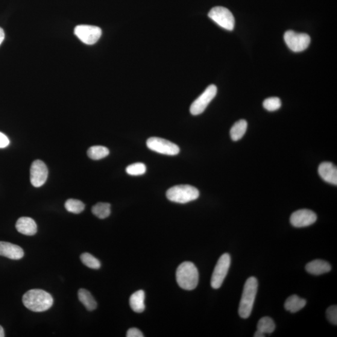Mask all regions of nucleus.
I'll return each mask as SVG.
<instances>
[{
    "label": "nucleus",
    "instance_id": "21",
    "mask_svg": "<svg viewBox=\"0 0 337 337\" xmlns=\"http://www.w3.org/2000/svg\"><path fill=\"white\" fill-rule=\"evenodd\" d=\"M110 154L109 149L104 146H95L87 151V156L93 160H99L107 157Z\"/></svg>",
    "mask_w": 337,
    "mask_h": 337
},
{
    "label": "nucleus",
    "instance_id": "25",
    "mask_svg": "<svg viewBox=\"0 0 337 337\" xmlns=\"http://www.w3.org/2000/svg\"><path fill=\"white\" fill-rule=\"evenodd\" d=\"M80 258L81 262L87 268L92 269H99L101 268V262L92 254L84 253L81 254Z\"/></svg>",
    "mask_w": 337,
    "mask_h": 337
},
{
    "label": "nucleus",
    "instance_id": "9",
    "mask_svg": "<svg viewBox=\"0 0 337 337\" xmlns=\"http://www.w3.org/2000/svg\"><path fill=\"white\" fill-rule=\"evenodd\" d=\"M218 88L216 85L211 84L202 93L196 100L192 102L190 108V112L194 116L199 115L203 113L207 105L217 95Z\"/></svg>",
    "mask_w": 337,
    "mask_h": 337
},
{
    "label": "nucleus",
    "instance_id": "15",
    "mask_svg": "<svg viewBox=\"0 0 337 337\" xmlns=\"http://www.w3.org/2000/svg\"><path fill=\"white\" fill-rule=\"evenodd\" d=\"M16 228L20 233L26 236H33L37 233V225L33 219L23 217L17 220Z\"/></svg>",
    "mask_w": 337,
    "mask_h": 337
},
{
    "label": "nucleus",
    "instance_id": "14",
    "mask_svg": "<svg viewBox=\"0 0 337 337\" xmlns=\"http://www.w3.org/2000/svg\"><path fill=\"white\" fill-rule=\"evenodd\" d=\"M318 174L327 183L337 185V169L332 163L324 162L318 167Z\"/></svg>",
    "mask_w": 337,
    "mask_h": 337
},
{
    "label": "nucleus",
    "instance_id": "2",
    "mask_svg": "<svg viewBox=\"0 0 337 337\" xmlns=\"http://www.w3.org/2000/svg\"><path fill=\"white\" fill-rule=\"evenodd\" d=\"M258 289V282L256 278H249L245 283L240 300L239 314L242 318H247L253 311L255 299Z\"/></svg>",
    "mask_w": 337,
    "mask_h": 337
},
{
    "label": "nucleus",
    "instance_id": "17",
    "mask_svg": "<svg viewBox=\"0 0 337 337\" xmlns=\"http://www.w3.org/2000/svg\"><path fill=\"white\" fill-rule=\"evenodd\" d=\"M145 293L142 290L134 292L130 299L132 310L136 313H142L145 310Z\"/></svg>",
    "mask_w": 337,
    "mask_h": 337
},
{
    "label": "nucleus",
    "instance_id": "11",
    "mask_svg": "<svg viewBox=\"0 0 337 337\" xmlns=\"http://www.w3.org/2000/svg\"><path fill=\"white\" fill-rule=\"evenodd\" d=\"M48 170L45 163L41 160L34 161L30 168V181L35 187L42 186L46 183Z\"/></svg>",
    "mask_w": 337,
    "mask_h": 337
},
{
    "label": "nucleus",
    "instance_id": "28",
    "mask_svg": "<svg viewBox=\"0 0 337 337\" xmlns=\"http://www.w3.org/2000/svg\"><path fill=\"white\" fill-rule=\"evenodd\" d=\"M328 320L333 325L337 324V307L336 306H330L328 308L326 312Z\"/></svg>",
    "mask_w": 337,
    "mask_h": 337
},
{
    "label": "nucleus",
    "instance_id": "22",
    "mask_svg": "<svg viewBox=\"0 0 337 337\" xmlns=\"http://www.w3.org/2000/svg\"><path fill=\"white\" fill-rule=\"evenodd\" d=\"M92 212L99 219L107 218L111 215V205L109 203L99 202L93 207Z\"/></svg>",
    "mask_w": 337,
    "mask_h": 337
},
{
    "label": "nucleus",
    "instance_id": "12",
    "mask_svg": "<svg viewBox=\"0 0 337 337\" xmlns=\"http://www.w3.org/2000/svg\"><path fill=\"white\" fill-rule=\"evenodd\" d=\"M317 219L316 214L309 209H300L292 214L291 223L295 227H304L314 224Z\"/></svg>",
    "mask_w": 337,
    "mask_h": 337
},
{
    "label": "nucleus",
    "instance_id": "30",
    "mask_svg": "<svg viewBox=\"0 0 337 337\" xmlns=\"http://www.w3.org/2000/svg\"><path fill=\"white\" fill-rule=\"evenodd\" d=\"M10 145V140L4 133L0 132V148H5Z\"/></svg>",
    "mask_w": 337,
    "mask_h": 337
},
{
    "label": "nucleus",
    "instance_id": "19",
    "mask_svg": "<svg viewBox=\"0 0 337 337\" xmlns=\"http://www.w3.org/2000/svg\"><path fill=\"white\" fill-rule=\"evenodd\" d=\"M79 300L89 311H93L97 308V303L91 293L86 289H81L78 291Z\"/></svg>",
    "mask_w": 337,
    "mask_h": 337
},
{
    "label": "nucleus",
    "instance_id": "32",
    "mask_svg": "<svg viewBox=\"0 0 337 337\" xmlns=\"http://www.w3.org/2000/svg\"><path fill=\"white\" fill-rule=\"evenodd\" d=\"M254 336L255 337H264L265 336V334L260 332L259 330H257L254 333Z\"/></svg>",
    "mask_w": 337,
    "mask_h": 337
},
{
    "label": "nucleus",
    "instance_id": "29",
    "mask_svg": "<svg viewBox=\"0 0 337 337\" xmlns=\"http://www.w3.org/2000/svg\"><path fill=\"white\" fill-rule=\"evenodd\" d=\"M127 337H143L145 335H143V333L140 332L139 329H136V328H132V329H129L127 334Z\"/></svg>",
    "mask_w": 337,
    "mask_h": 337
},
{
    "label": "nucleus",
    "instance_id": "3",
    "mask_svg": "<svg viewBox=\"0 0 337 337\" xmlns=\"http://www.w3.org/2000/svg\"><path fill=\"white\" fill-rule=\"evenodd\" d=\"M176 280L179 286L186 291H192L197 287L199 272L194 263L184 262L178 267Z\"/></svg>",
    "mask_w": 337,
    "mask_h": 337
},
{
    "label": "nucleus",
    "instance_id": "16",
    "mask_svg": "<svg viewBox=\"0 0 337 337\" xmlns=\"http://www.w3.org/2000/svg\"><path fill=\"white\" fill-rule=\"evenodd\" d=\"M306 269L310 274L319 275L329 272L331 271V265L325 260L316 259L308 263Z\"/></svg>",
    "mask_w": 337,
    "mask_h": 337
},
{
    "label": "nucleus",
    "instance_id": "4",
    "mask_svg": "<svg viewBox=\"0 0 337 337\" xmlns=\"http://www.w3.org/2000/svg\"><path fill=\"white\" fill-rule=\"evenodd\" d=\"M166 197L170 201L186 204L196 200L199 197V191L192 186L178 185L169 189L166 192Z\"/></svg>",
    "mask_w": 337,
    "mask_h": 337
},
{
    "label": "nucleus",
    "instance_id": "6",
    "mask_svg": "<svg viewBox=\"0 0 337 337\" xmlns=\"http://www.w3.org/2000/svg\"><path fill=\"white\" fill-rule=\"evenodd\" d=\"M230 262V256L228 254L222 255L219 258L211 278L210 283L213 289H218L221 287L229 270Z\"/></svg>",
    "mask_w": 337,
    "mask_h": 337
},
{
    "label": "nucleus",
    "instance_id": "33",
    "mask_svg": "<svg viewBox=\"0 0 337 337\" xmlns=\"http://www.w3.org/2000/svg\"><path fill=\"white\" fill-rule=\"evenodd\" d=\"M5 336V332L4 329H3V327L0 325V337H4Z\"/></svg>",
    "mask_w": 337,
    "mask_h": 337
},
{
    "label": "nucleus",
    "instance_id": "26",
    "mask_svg": "<svg viewBox=\"0 0 337 337\" xmlns=\"http://www.w3.org/2000/svg\"><path fill=\"white\" fill-rule=\"evenodd\" d=\"M126 171L129 175H140L145 174L146 172V166L145 164L137 163L133 164L127 167Z\"/></svg>",
    "mask_w": 337,
    "mask_h": 337
},
{
    "label": "nucleus",
    "instance_id": "7",
    "mask_svg": "<svg viewBox=\"0 0 337 337\" xmlns=\"http://www.w3.org/2000/svg\"><path fill=\"white\" fill-rule=\"evenodd\" d=\"M146 145L151 150L168 156H175L180 152V148L175 144L160 137H150L146 142Z\"/></svg>",
    "mask_w": 337,
    "mask_h": 337
},
{
    "label": "nucleus",
    "instance_id": "24",
    "mask_svg": "<svg viewBox=\"0 0 337 337\" xmlns=\"http://www.w3.org/2000/svg\"><path fill=\"white\" fill-rule=\"evenodd\" d=\"M66 209L73 214H80L84 210L85 205L83 202L77 199H70L66 201L64 204Z\"/></svg>",
    "mask_w": 337,
    "mask_h": 337
},
{
    "label": "nucleus",
    "instance_id": "5",
    "mask_svg": "<svg viewBox=\"0 0 337 337\" xmlns=\"http://www.w3.org/2000/svg\"><path fill=\"white\" fill-rule=\"evenodd\" d=\"M208 16L225 30H234L235 19L233 13L227 8L222 7H214L211 9Z\"/></svg>",
    "mask_w": 337,
    "mask_h": 337
},
{
    "label": "nucleus",
    "instance_id": "13",
    "mask_svg": "<svg viewBox=\"0 0 337 337\" xmlns=\"http://www.w3.org/2000/svg\"><path fill=\"white\" fill-rule=\"evenodd\" d=\"M0 256L12 260H20L24 256V251L20 246L7 242H0Z\"/></svg>",
    "mask_w": 337,
    "mask_h": 337
},
{
    "label": "nucleus",
    "instance_id": "10",
    "mask_svg": "<svg viewBox=\"0 0 337 337\" xmlns=\"http://www.w3.org/2000/svg\"><path fill=\"white\" fill-rule=\"evenodd\" d=\"M74 33L83 43L92 45L101 38L102 30L98 26L81 25L76 26Z\"/></svg>",
    "mask_w": 337,
    "mask_h": 337
},
{
    "label": "nucleus",
    "instance_id": "31",
    "mask_svg": "<svg viewBox=\"0 0 337 337\" xmlns=\"http://www.w3.org/2000/svg\"><path fill=\"white\" fill-rule=\"evenodd\" d=\"M5 37V35L4 30H3L1 27H0V45H1L3 42H4Z\"/></svg>",
    "mask_w": 337,
    "mask_h": 337
},
{
    "label": "nucleus",
    "instance_id": "27",
    "mask_svg": "<svg viewBox=\"0 0 337 337\" xmlns=\"http://www.w3.org/2000/svg\"><path fill=\"white\" fill-rule=\"evenodd\" d=\"M280 99L277 97L266 99L263 102V107L269 111H275L280 109L281 107Z\"/></svg>",
    "mask_w": 337,
    "mask_h": 337
},
{
    "label": "nucleus",
    "instance_id": "18",
    "mask_svg": "<svg viewBox=\"0 0 337 337\" xmlns=\"http://www.w3.org/2000/svg\"><path fill=\"white\" fill-rule=\"evenodd\" d=\"M306 303V300L304 298H300L297 295H293L287 298L284 307L287 311L296 313L303 309Z\"/></svg>",
    "mask_w": 337,
    "mask_h": 337
},
{
    "label": "nucleus",
    "instance_id": "8",
    "mask_svg": "<svg viewBox=\"0 0 337 337\" xmlns=\"http://www.w3.org/2000/svg\"><path fill=\"white\" fill-rule=\"evenodd\" d=\"M284 40L286 45L294 52H301L309 47L310 43V37L306 33H297L289 30L284 34Z\"/></svg>",
    "mask_w": 337,
    "mask_h": 337
},
{
    "label": "nucleus",
    "instance_id": "1",
    "mask_svg": "<svg viewBox=\"0 0 337 337\" xmlns=\"http://www.w3.org/2000/svg\"><path fill=\"white\" fill-rule=\"evenodd\" d=\"M23 303L31 311L42 312L50 309L54 304V298L43 290L32 289L23 295Z\"/></svg>",
    "mask_w": 337,
    "mask_h": 337
},
{
    "label": "nucleus",
    "instance_id": "20",
    "mask_svg": "<svg viewBox=\"0 0 337 337\" xmlns=\"http://www.w3.org/2000/svg\"><path fill=\"white\" fill-rule=\"evenodd\" d=\"M247 128V122L244 119L239 120L233 125L230 131L231 139L237 141L244 136Z\"/></svg>",
    "mask_w": 337,
    "mask_h": 337
},
{
    "label": "nucleus",
    "instance_id": "23",
    "mask_svg": "<svg viewBox=\"0 0 337 337\" xmlns=\"http://www.w3.org/2000/svg\"><path fill=\"white\" fill-rule=\"evenodd\" d=\"M275 329L274 322L269 316H265V317L260 318L259 322H258L257 330H259L264 334L272 333L274 332Z\"/></svg>",
    "mask_w": 337,
    "mask_h": 337
}]
</instances>
